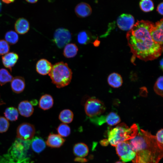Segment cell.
<instances>
[{
	"instance_id": "obj_1",
	"label": "cell",
	"mask_w": 163,
	"mask_h": 163,
	"mask_svg": "<svg viewBox=\"0 0 163 163\" xmlns=\"http://www.w3.org/2000/svg\"><path fill=\"white\" fill-rule=\"evenodd\" d=\"M154 24L148 21H138L126 34L131 52L145 61L157 59L163 51L162 45L156 43L151 35V30Z\"/></svg>"
},
{
	"instance_id": "obj_2",
	"label": "cell",
	"mask_w": 163,
	"mask_h": 163,
	"mask_svg": "<svg viewBox=\"0 0 163 163\" xmlns=\"http://www.w3.org/2000/svg\"><path fill=\"white\" fill-rule=\"evenodd\" d=\"M129 142L136 153L132 163H159L163 157V147L155 136L148 131L140 129Z\"/></svg>"
},
{
	"instance_id": "obj_3",
	"label": "cell",
	"mask_w": 163,
	"mask_h": 163,
	"mask_svg": "<svg viewBox=\"0 0 163 163\" xmlns=\"http://www.w3.org/2000/svg\"><path fill=\"white\" fill-rule=\"evenodd\" d=\"M139 131V128L136 124L129 127L126 124L121 123L108 132V140L112 146L115 147L120 142L134 138Z\"/></svg>"
},
{
	"instance_id": "obj_4",
	"label": "cell",
	"mask_w": 163,
	"mask_h": 163,
	"mask_svg": "<svg viewBox=\"0 0 163 163\" xmlns=\"http://www.w3.org/2000/svg\"><path fill=\"white\" fill-rule=\"evenodd\" d=\"M30 141L16 139L7 153L1 157L2 159L9 161L17 162L29 159Z\"/></svg>"
},
{
	"instance_id": "obj_5",
	"label": "cell",
	"mask_w": 163,
	"mask_h": 163,
	"mask_svg": "<svg viewBox=\"0 0 163 163\" xmlns=\"http://www.w3.org/2000/svg\"><path fill=\"white\" fill-rule=\"evenodd\" d=\"M72 73L67 63L63 62L52 66L49 75L52 82L57 88H60L68 85L70 82Z\"/></svg>"
},
{
	"instance_id": "obj_6",
	"label": "cell",
	"mask_w": 163,
	"mask_h": 163,
	"mask_svg": "<svg viewBox=\"0 0 163 163\" xmlns=\"http://www.w3.org/2000/svg\"><path fill=\"white\" fill-rule=\"evenodd\" d=\"M105 105L101 101L95 98H90L86 101L85 110L90 117H94L103 113L106 110Z\"/></svg>"
},
{
	"instance_id": "obj_7",
	"label": "cell",
	"mask_w": 163,
	"mask_h": 163,
	"mask_svg": "<svg viewBox=\"0 0 163 163\" xmlns=\"http://www.w3.org/2000/svg\"><path fill=\"white\" fill-rule=\"evenodd\" d=\"M115 147L117 155L123 161H130L135 157L136 153L128 141L119 143Z\"/></svg>"
},
{
	"instance_id": "obj_8",
	"label": "cell",
	"mask_w": 163,
	"mask_h": 163,
	"mask_svg": "<svg viewBox=\"0 0 163 163\" xmlns=\"http://www.w3.org/2000/svg\"><path fill=\"white\" fill-rule=\"evenodd\" d=\"M71 34L68 30L60 28L55 31L53 40L57 46L59 48H61L68 43L71 40Z\"/></svg>"
},
{
	"instance_id": "obj_9",
	"label": "cell",
	"mask_w": 163,
	"mask_h": 163,
	"mask_svg": "<svg viewBox=\"0 0 163 163\" xmlns=\"http://www.w3.org/2000/svg\"><path fill=\"white\" fill-rule=\"evenodd\" d=\"M35 133L34 126L28 123H23L19 126L17 130L18 138L24 141L30 140Z\"/></svg>"
},
{
	"instance_id": "obj_10",
	"label": "cell",
	"mask_w": 163,
	"mask_h": 163,
	"mask_svg": "<svg viewBox=\"0 0 163 163\" xmlns=\"http://www.w3.org/2000/svg\"><path fill=\"white\" fill-rule=\"evenodd\" d=\"M94 120L95 123L100 125L107 123L110 126H113L118 124L121 121L119 116L114 112H111L106 115L97 117Z\"/></svg>"
},
{
	"instance_id": "obj_11",
	"label": "cell",
	"mask_w": 163,
	"mask_h": 163,
	"mask_svg": "<svg viewBox=\"0 0 163 163\" xmlns=\"http://www.w3.org/2000/svg\"><path fill=\"white\" fill-rule=\"evenodd\" d=\"M133 17L129 14H123L119 16L117 20L118 26L121 30H130L134 24Z\"/></svg>"
},
{
	"instance_id": "obj_12",
	"label": "cell",
	"mask_w": 163,
	"mask_h": 163,
	"mask_svg": "<svg viewBox=\"0 0 163 163\" xmlns=\"http://www.w3.org/2000/svg\"><path fill=\"white\" fill-rule=\"evenodd\" d=\"M163 20L162 18L156 22L151 28L150 34L153 40L156 43L162 45Z\"/></svg>"
},
{
	"instance_id": "obj_13",
	"label": "cell",
	"mask_w": 163,
	"mask_h": 163,
	"mask_svg": "<svg viewBox=\"0 0 163 163\" xmlns=\"http://www.w3.org/2000/svg\"><path fill=\"white\" fill-rule=\"evenodd\" d=\"M65 140L59 135L50 133L46 142V145L51 148H57L62 146Z\"/></svg>"
},
{
	"instance_id": "obj_14",
	"label": "cell",
	"mask_w": 163,
	"mask_h": 163,
	"mask_svg": "<svg viewBox=\"0 0 163 163\" xmlns=\"http://www.w3.org/2000/svg\"><path fill=\"white\" fill-rule=\"evenodd\" d=\"M52 65L50 62L45 59H41L38 61L36 65V70L39 74L45 75L50 72Z\"/></svg>"
},
{
	"instance_id": "obj_15",
	"label": "cell",
	"mask_w": 163,
	"mask_h": 163,
	"mask_svg": "<svg viewBox=\"0 0 163 163\" xmlns=\"http://www.w3.org/2000/svg\"><path fill=\"white\" fill-rule=\"evenodd\" d=\"M75 12L78 17L85 18L91 14L92 9L88 4L85 2H81L76 5L75 8Z\"/></svg>"
},
{
	"instance_id": "obj_16",
	"label": "cell",
	"mask_w": 163,
	"mask_h": 163,
	"mask_svg": "<svg viewBox=\"0 0 163 163\" xmlns=\"http://www.w3.org/2000/svg\"><path fill=\"white\" fill-rule=\"evenodd\" d=\"M18 110L22 116L25 117H29L33 114L34 109L31 103L27 101H24L19 104Z\"/></svg>"
},
{
	"instance_id": "obj_17",
	"label": "cell",
	"mask_w": 163,
	"mask_h": 163,
	"mask_svg": "<svg viewBox=\"0 0 163 163\" xmlns=\"http://www.w3.org/2000/svg\"><path fill=\"white\" fill-rule=\"evenodd\" d=\"M18 59V54L14 53H7L2 57V60L4 66L11 71L12 67L16 63Z\"/></svg>"
},
{
	"instance_id": "obj_18",
	"label": "cell",
	"mask_w": 163,
	"mask_h": 163,
	"mask_svg": "<svg viewBox=\"0 0 163 163\" xmlns=\"http://www.w3.org/2000/svg\"><path fill=\"white\" fill-rule=\"evenodd\" d=\"M14 28L18 33L21 34H24L27 33L29 29V22L24 18H20L16 21Z\"/></svg>"
},
{
	"instance_id": "obj_19",
	"label": "cell",
	"mask_w": 163,
	"mask_h": 163,
	"mask_svg": "<svg viewBox=\"0 0 163 163\" xmlns=\"http://www.w3.org/2000/svg\"><path fill=\"white\" fill-rule=\"evenodd\" d=\"M11 82V87L13 92L20 93L23 91L25 87V80L23 78L15 77L13 78Z\"/></svg>"
},
{
	"instance_id": "obj_20",
	"label": "cell",
	"mask_w": 163,
	"mask_h": 163,
	"mask_svg": "<svg viewBox=\"0 0 163 163\" xmlns=\"http://www.w3.org/2000/svg\"><path fill=\"white\" fill-rule=\"evenodd\" d=\"M73 152L75 155L78 157H84L88 155L89 149L87 145L85 143H78L74 145Z\"/></svg>"
},
{
	"instance_id": "obj_21",
	"label": "cell",
	"mask_w": 163,
	"mask_h": 163,
	"mask_svg": "<svg viewBox=\"0 0 163 163\" xmlns=\"http://www.w3.org/2000/svg\"><path fill=\"white\" fill-rule=\"evenodd\" d=\"M53 104V100L52 96L48 94H45L41 96L39 101V107L44 110L51 108Z\"/></svg>"
},
{
	"instance_id": "obj_22",
	"label": "cell",
	"mask_w": 163,
	"mask_h": 163,
	"mask_svg": "<svg viewBox=\"0 0 163 163\" xmlns=\"http://www.w3.org/2000/svg\"><path fill=\"white\" fill-rule=\"evenodd\" d=\"M107 82L109 85L112 87L118 88L122 85L123 81L122 77L120 74L113 72L108 76Z\"/></svg>"
},
{
	"instance_id": "obj_23",
	"label": "cell",
	"mask_w": 163,
	"mask_h": 163,
	"mask_svg": "<svg viewBox=\"0 0 163 163\" xmlns=\"http://www.w3.org/2000/svg\"><path fill=\"white\" fill-rule=\"evenodd\" d=\"M30 145L33 150L37 153H40L46 148V143L42 138L36 137L30 141Z\"/></svg>"
},
{
	"instance_id": "obj_24",
	"label": "cell",
	"mask_w": 163,
	"mask_h": 163,
	"mask_svg": "<svg viewBox=\"0 0 163 163\" xmlns=\"http://www.w3.org/2000/svg\"><path fill=\"white\" fill-rule=\"evenodd\" d=\"M64 47L63 54L65 57L72 58L75 57L77 54L78 49L75 44L68 43Z\"/></svg>"
},
{
	"instance_id": "obj_25",
	"label": "cell",
	"mask_w": 163,
	"mask_h": 163,
	"mask_svg": "<svg viewBox=\"0 0 163 163\" xmlns=\"http://www.w3.org/2000/svg\"><path fill=\"white\" fill-rule=\"evenodd\" d=\"M72 112L69 109H65L62 111L59 115V120L63 123H71L73 118Z\"/></svg>"
},
{
	"instance_id": "obj_26",
	"label": "cell",
	"mask_w": 163,
	"mask_h": 163,
	"mask_svg": "<svg viewBox=\"0 0 163 163\" xmlns=\"http://www.w3.org/2000/svg\"><path fill=\"white\" fill-rule=\"evenodd\" d=\"M4 114L6 119L11 121L16 120L18 117V112L17 109L13 107L7 108Z\"/></svg>"
},
{
	"instance_id": "obj_27",
	"label": "cell",
	"mask_w": 163,
	"mask_h": 163,
	"mask_svg": "<svg viewBox=\"0 0 163 163\" xmlns=\"http://www.w3.org/2000/svg\"><path fill=\"white\" fill-rule=\"evenodd\" d=\"M13 78L12 76L8 71L5 69H0V85L1 86L6 83L11 82Z\"/></svg>"
},
{
	"instance_id": "obj_28",
	"label": "cell",
	"mask_w": 163,
	"mask_h": 163,
	"mask_svg": "<svg viewBox=\"0 0 163 163\" xmlns=\"http://www.w3.org/2000/svg\"><path fill=\"white\" fill-rule=\"evenodd\" d=\"M91 35L88 32L82 31L78 34L77 40L78 42L80 44L85 45L88 44L91 41Z\"/></svg>"
},
{
	"instance_id": "obj_29",
	"label": "cell",
	"mask_w": 163,
	"mask_h": 163,
	"mask_svg": "<svg viewBox=\"0 0 163 163\" xmlns=\"http://www.w3.org/2000/svg\"><path fill=\"white\" fill-rule=\"evenodd\" d=\"M5 39L6 41L11 45L16 43L18 40V36L15 31L10 30L7 32L5 34Z\"/></svg>"
},
{
	"instance_id": "obj_30",
	"label": "cell",
	"mask_w": 163,
	"mask_h": 163,
	"mask_svg": "<svg viewBox=\"0 0 163 163\" xmlns=\"http://www.w3.org/2000/svg\"><path fill=\"white\" fill-rule=\"evenodd\" d=\"M139 6L141 10L145 12L152 11L154 8V3L152 0H141Z\"/></svg>"
},
{
	"instance_id": "obj_31",
	"label": "cell",
	"mask_w": 163,
	"mask_h": 163,
	"mask_svg": "<svg viewBox=\"0 0 163 163\" xmlns=\"http://www.w3.org/2000/svg\"><path fill=\"white\" fill-rule=\"evenodd\" d=\"M57 130L59 135L62 137H67L71 133V129L70 127L68 125L64 123L60 124L57 128Z\"/></svg>"
},
{
	"instance_id": "obj_32",
	"label": "cell",
	"mask_w": 163,
	"mask_h": 163,
	"mask_svg": "<svg viewBox=\"0 0 163 163\" xmlns=\"http://www.w3.org/2000/svg\"><path fill=\"white\" fill-rule=\"evenodd\" d=\"M163 76H160L157 79L154 86L155 92L162 97L163 95Z\"/></svg>"
},
{
	"instance_id": "obj_33",
	"label": "cell",
	"mask_w": 163,
	"mask_h": 163,
	"mask_svg": "<svg viewBox=\"0 0 163 163\" xmlns=\"http://www.w3.org/2000/svg\"><path fill=\"white\" fill-rule=\"evenodd\" d=\"M9 50V46L8 43L4 40H0V55L7 53Z\"/></svg>"
},
{
	"instance_id": "obj_34",
	"label": "cell",
	"mask_w": 163,
	"mask_h": 163,
	"mask_svg": "<svg viewBox=\"0 0 163 163\" xmlns=\"http://www.w3.org/2000/svg\"><path fill=\"white\" fill-rule=\"evenodd\" d=\"M9 125V123L7 119L4 117H0V133L6 132Z\"/></svg>"
},
{
	"instance_id": "obj_35",
	"label": "cell",
	"mask_w": 163,
	"mask_h": 163,
	"mask_svg": "<svg viewBox=\"0 0 163 163\" xmlns=\"http://www.w3.org/2000/svg\"><path fill=\"white\" fill-rule=\"evenodd\" d=\"M163 129H161L159 130L156 133L155 136L156 139L158 144L161 147H163Z\"/></svg>"
},
{
	"instance_id": "obj_36",
	"label": "cell",
	"mask_w": 163,
	"mask_h": 163,
	"mask_svg": "<svg viewBox=\"0 0 163 163\" xmlns=\"http://www.w3.org/2000/svg\"><path fill=\"white\" fill-rule=\"evenodd\" d=\"M74 161L76 162L83 163L87 162L88 160L83 157H77L75 158Z\"/></svg>"
},
{
	"instance_id": "obj_37",
	"label": "cell",
	"mask_w": 163,
	"mask_h": 163,
	"mask_svg": "<svg viewBox=\"0 0 163 163\" xmlns=\"http://www.w3.org/2000/svg\"><path fill=\"white\" fill-rule=\"evenodd\" d=\"M163 2L161 3L158 5L157 8V11L161 15H163Z\"/></svg>"
},
{
	"instance_id": "obj_38",
	"label": "cell",
	"mask_w": 163,
	"mask_h": 163,
	"mask_svg": "<svg viewBox=\"0 0 163 163\" xmlns=\"http://www.w3.org/2000/svg\"><path fill=\"white\" fill-rule=\"evenodd\" d=\"M29 159H26L20 161L14 162L9 161H4L3 163H29Z\"/></svg>"
},
{
	"instance_id": "obj_39",
	"label": "cell",
	"mask_w": 163,
	"mask_h": 163,
	"mask_svg": "<svg viewBox=\"0 0 163 163\" xmlns=\"http://www.w3.org/2000/svg\"><path fill=\"white\" fill-rule=\"evenodd\" d=\"M107 142H109L108 140L107 139H104L101 140L100 141V143L102 145L105 146L107 145Z\"/></svg>"
},
{
	"instance_id": "obj_40",
	"label": "cell",
	"mask_w": 163,
	"mask_h": 163,
	"mask_svg": "<svg viewBox=\"0 0 163 163\" xmlns=\"http://www.w3.org/2000/svg\"><path fill=\"white\" fill-rule=\"evenodd\" d=\"M5 3L9 4L13 2L15 0H2Z\"/></svg>"
},
{
	"instance_id": "obj_41",
	"label": "cell",
	"mask_w": 163,
	"mask_h": 163,
	"mask_svg": "<svg viewBox=\"0 0 163 163\" xmlns=\"http://www.w3.org/2000/svg\"><path fill=\"white\" fill-rule=\"evenodd\" d=\"M27 2L31 3H34L36 2L38 0H26Z\"/></svg>"
},
{
	"instance_id": "obj_42",
	"label": "cell",
	"mask_w": 163,
	"mask_h": 163,
	"mask_svg": "<svg viewBox=\"0 0 163 163\" xmlns=\"http://www.w3.org/2000/svg\"><path fill=\"white\" fill-rule=\"evenodd\" d=\"M160 66L161 67V69H163V59H162L160 62Z\"/></svg>"
},
{
	"instance_id": "obj_43",
	"label": "cell",
	"mask_w": 163,
	"mask_h": 163,
	"mask_svg": "<svg viewBox=\"0 0 163 163\" xmlns=\"http://www.w3.org/2000/svg\"><path fill=\"white\" fill-rule=\"evenodd\" d=\"M5 104V103L0 98V106Z\"/></svg>"
},
{
	"instance_id": "obj_44",
	"label": "cell",
	"mask_w": 163,
	"mask_h": 163,
	"mask_svg": "<svg viewBox=\"0 0 163 163\" xmlns=\"http://www.w3.org/2000/svg\"><path fill=\"white\" fill-rule=\"evenodd\" d=\"M115 163H126L125 162H124L123 161H117L116 162H115Z\"/></svg>"
},
{
	"instance_id": "obj_45",
	"label": "cell",
	"mask_w": 163,
	"mask_h": 163,
	"mask_svg": "<svg viewBox=\"0 0 163 163\" xmlns=\"http://www.w3.org/2000/svg\"><path fill=\"white\" fill-rule=\"evenodd\" d=\"M2 5V3L0 1V11H1V10Z\"/></svg>"
}]
</instances>
